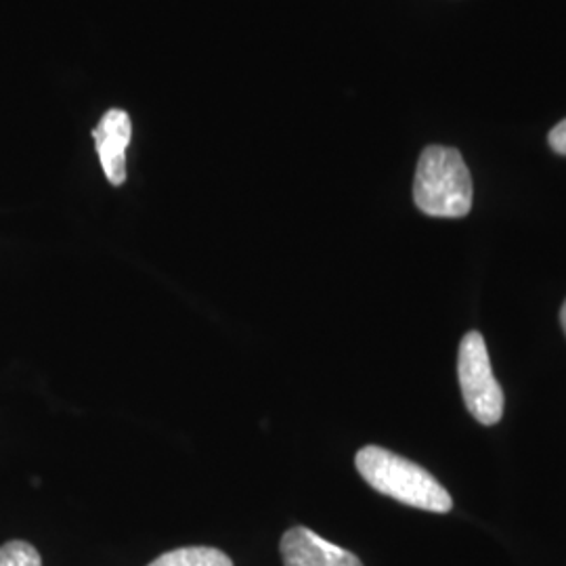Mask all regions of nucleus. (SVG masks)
Segmentation results:
<instances>
[{"label":"nucleus","instance_id":"f257e3e1","mask_svg":"<svg viewBox=\"0 0 566 566\" xmlns=\"http://www.w3.org/2000/svg\"><path fill=\"white\" fill-rule=\"evenodd\" d=\"M355 465L367 485L405 506L437 514H446L453 507L449 491L428 470L385 447H364L355 458Z\"/></svg>","mask_w":566,"mask_h":566},{"label":"nucleus","instance_id":"f03ea898","mask_svg":"<svg viewBox=\"0 0 566 566\" xmlns=\"http://www.w3.org/2000/svg\"><path fill=\"white\" fill-rule=\"evenodd\" d=\"M416 206L437 219H460L472 208V177L458 149L430 145L418 163L413 181Z\"/></svg>","mask_w":566,"mask_h":566},{"label":"nucleus","instance_id":"7ed1b4c3","mask_svg":"<svg viewBox=\"0 0 566 566\" xmlns=\"http://www.w3.org/2000/svg\"><path fill=\"white\" fill-rule=\"evenodd\" d=\"M458 378L468 411L481 424H497L504 416V392L493 376L485 338L479 332H468L460 343Z\"/></svg>","mask_w":566,"mask_h":566},{"label":"nucleus","instance_id":"20e7f679","mask_svg":"<svg viewBox=\"0 0 566 566\" xmlns=\"http://www.w3.org/2000/svg\"><path fill=\"white\" fill-rule=\"evenodd\" d=\"M283 566H364L340 546H334L306 526H294L282 537Z\"/></svg>","mask_w":566,"mask_h":566},{"label":"nucleus","instance_id":"39448f33","mask_svg":"<svg viewBox=\"0 0 566 566\" xmlns=\"http://www.w3.org/2000/svg\"><path fill=\"white\" fill-rule=\"evenodd\" d=\"M133 137L130 116L122 109H109L93 130L103 172L114 187L126 181V147Z\"/></svg>","mask_w":566,"mask_h":566},{"label":"nucleus","instance_id":"423d86ee","mask_svg":"<svg viewBox=\"0 0 566 566\" xmlns=\"http://www.w3.org/2000/svg\"><path fill=\"white\" fill-rule=\"evenodd\" d=\"M149 566H233V563L217 547L196 546L166 552Z\"/></svg>","mask_w":566,"mask_h":566},{"label":"nucleus","instance_id":"0eeeda50","mask_svg":"<svg viewBox=\"0 0 566 566\" xmlns=\"http://www.w3.org/2000/svg\"><path fill=\"white\" fill-rule=\"evenodd\" d=\"M0 566H42V558L32 544L9 542L0 547Z\"/></svg>","mask_w":566,"mask_h":566},{"label":"nucleus","instance_id":"6e6552de","mask_svg":"<svg viewBox=\"0 0 566 566\" xmlns=\"http://www.w3.org/2000/svg\"><path fill=\"white\" fill-rule=\"evenodd\" d=\"M547 142H549V147H552L556 154L566 156V120L556 124V126L549 130Z\"/></svg>","mask_w":566,"mask_h":566},{"label":"nucleus","instance_id":"1a4fd4ad","mask_svg":"<svg viewBox=\"0 0 566 566\" xmlns=\"http://www.w3.org/2000/svg\"><path fill=\"white\" fill-rule=\"evenodd\" d=\"M560 322H563V329H565L566 334V303L563 304V311H560Z\"/></svg>","mask_w":566,"mask_h":566}]
</instances>
